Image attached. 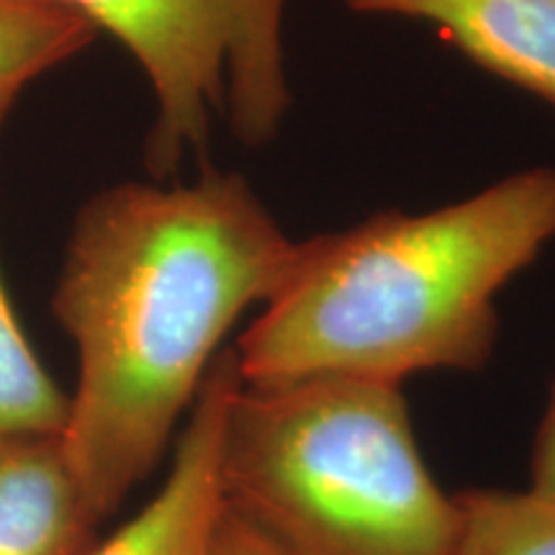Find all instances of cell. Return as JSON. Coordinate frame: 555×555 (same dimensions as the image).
Wrapping results in <instances>:
<instances>
[{"label":"cell","mask_w":555,"mask_h":555,"mask_svg":"<svg viewBox=\"0 0 555 555\" xmlns=\"http://www.w3.org/2000/svg\"><path fill=\"white\" fill-rule=\"evenodd\" d=\"M206 555H301L237 506L224 504Z\"/></svg>","instance_id":"cell-11"},{"label":"cell","mask_w":555,"mask_h":555,"mask_svg":"<svg viewBox=\"0 0 555 555\" xmlns=\"http://www.w3.org/2000/svg\"><path fill=\"white\" fill-rule=\"evenodd\" d=\"M240 384L237 356L224 347L185 416L165 483L127 525L82 555H206L227 504L221 433Z\"/></svg>","instance_id":"cell-5"},{"label":"cell","mask_w":555,"mask_h":555,"mask_svg":"<svg viewBox=\"0 0 555 555\" xmlns=\"http://www.w3.org/2000/svg\"><path fill=\"white\" fill-rule=\"evenodd\" d=\"M221 483L229 504L301 555H455V494L429 474L401 384L242 380Z\"/></svg>","instance_id":"cell-3"},{"label":"cell","mask_w":555,"mask_h":555,"mask_svg":"<svg viewBox=\"0 0 555 555\" xmlns=\"http://www.w3.org/2000/svg\"><path fill=\"white\" fill-rule=\"evenodd\" d=\"M131 54L155 116L144 163L168 180L204 159L217 124L242 147L281 134L291 108L286 18L291 0H65Z\"/></svg>","instance_id":"cell-4"},{"label":"cell","mask_w":555,"mask_h":555,"mask_svg":"<svg viewBox=\"0 0 555 555\" xmlns=\"http://www.w3.org/2000/svg\"><path fill=\"white\" fill-rule=\"evenodd\" d=\"M296 245L240 172L127 180L82 204L52 314L78 356L60 437L99 522L159 466L224 337L281 288Z\"/></svg>","instance_id":"cell-1"},{"label":"cell","mask_w":555,"mask_h":555,"mask_svg":"<svg viewBox=\"0 0 555 555\" xmlns=\"http://www.w3.org/2000/svg\"><path fill=\"white\" fill-rule=\"evenodd\" d=\"M530 491L555 502V380L530 455Z\"/></svg>","instance_id":"cell-12"},{"label":"cell","mask_w":555,"mask_h":555,"mask_svg":"<svg viewBox=\"0 0 555 555\" xmlns=\"http://www.w3.org/2000/svg\"><path fill=\"white\" fill-rule=\"evenodd\" d=\"M67 409L69 393L34 352L0 270V437L62 435Z\"/></svg>","instance_id":"cell-10"},{"label":"cell","mask_w":555,"mask_h":555,"mask_svg":"<svg viewBox=\"0 0 555 555\" xmlns=\"http://www.w3.org/2000/svg\"><path fill=\"white\" fill-rule=\"evenodd\" d=\"M553 240L555 165L429 211L388 208L298 240L286 281L232 347L240 376L404 384L481 371L499 343V296Z\"/></svg>","instance_id":"cell-2"},{"label":"cell","mask_w":555,"mask_h":555,"mask_svg":"<svg viewBox=\"0 0 555 555\" xmlns=\"http://www.w3.org/2000/svg\"><path fill=\"white\" fill-rule=\"evenodd\" d=\"M99 525L60 435L0 437V555H82Z\"/></svg>","instance_id":"cell-7"},{"label":"cell","mask_w":555,"mask_h":555,"mask_svg":"<svg viewBox=\"0 0 555 555\" xmlns=\"http://www.w3.org/2000/svg\"><path fill=\"white\" fill-rule=\"evenodd\" d=\"M99 37L65 0H0V129L18 95Z\"/></svg>","instance_id":"cell-8"},{"label":"cell","mask_w":555,"mask_h":555,"mask_svg":"<svg viewBox=\"0 0 555 555\" xmlns=\"http://www.w3.org/2000/svg\"><path fill=\"white\" fill-rule=\"evenodd\" d=\"M352 13L433 26L494 78L555 111V0H339Z\"/></svg>","instance_id":"cell-6"},{"label":"cell","mask_w":555,"mask_h":555,"mask_svg":"<svg viewBox=\"0 0 555 555\" xmlns=\"http://www.w3.org/2000/svg\"><path fill=\"white\" fill-rule=\"evenodd\" d=\"M455 504V555H555L553 499L530 489H470Z\"/></svg>","instance_id":"cell-9"}]
</instances>
